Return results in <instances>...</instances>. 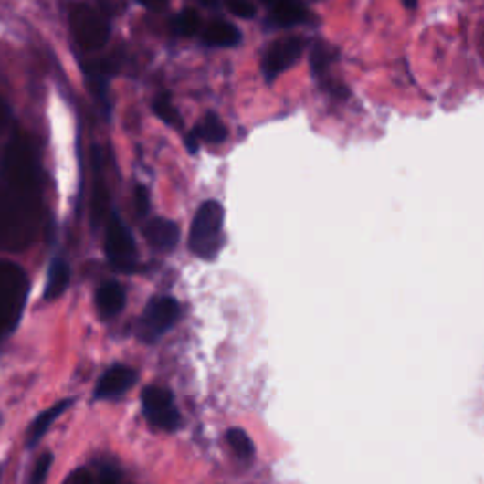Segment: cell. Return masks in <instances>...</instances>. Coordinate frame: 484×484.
Here are the masks:
<instances>
[{"label": "cell", "mask_w": 484, "mask_h": 484, "mask_svg": "<svg viewBox=\"0 0 484 484\" xmlns=\"http://www.w3.org/2000/svg\"><path fill=\"white\" fill-rule=\"evenodd\" d=\"M134 383H137V373H134V369L127 365H114L100 376L95 395L114 397L127 392Z\"/></svg>", "instance_id": "9c48e42d"}, {"label": "cell", "mask_w": 484, "mask_h": 484, "mask_svg": "<svg viewBox=\"0 0 484 484\" xmlns=\"http://www.w3.org/2000/svg\"><path fill=\"white\" fill-rule=\"evenodd\" d=\"M100 165H102V155L100 150L95 148V171H97V182L93 187V197H91V224L93 227H99L102 222L106 206H109V192H106V185L100 178Z\"/></svg>", "instance_id": "9a60e30c"}, {"label": "cell", "mask_w": 484, "mask_h": 484, "mask_svg": "<svg viewBox=\"0 0 484 484\" xmlns=\"http://www.w3.org/2000/svg\"><path fill=\"white\" fill-rule=\"evenodd\" d=\"M125 307V291L118 282H106L97 291V309L100 316L112 318Z\"/></svg>", "instance_id": "8fae6325"}, {"label": "cell", "mask_w": 484, "mask_h": 484, "mask_svg": "<svg viewBox=\"0 0 484 484\" xmlns=\"http://www.w3.org/2000/svg\"><path fill=\"white\" fill-rule=\"evenodd\" d=\"M203 40L208 46L231 47V46H237L240 42V33L235 25H231L227 21H214L205 29Z\"/></svg>", "instance_id": "5bb4252c"}, {"label": "cell", "mask_w": 484, "mask_h": 484, "mask_svg": "<svg viewBox=\"0 0 484 484\" xmlns=\"http://www.w3.org/2000/svg\"><path fill=\"white\" fill-rule=\"evenodd\" d=\"M144 237L150 245L157 250L169 252L178 245L180 238V229L174 222L165 220V218H155L150 220L144 227Z\"/></svg>", "instance_id": "30bf717a"}, {"label": "cell", "mask_w": 484, "mask_h": 484, "mask_svg": "<svg viewBox=\"0 0 484 484\" xmlns=\"http://www.w3.org/2000/svg\"><path fill=\"white\" fill-rule=\"evenodd\" d=\"M227 443L231 445L235 454L240 456V458H250L252 452H254L252 439L247 436L245 429H238V427L229 429V432H227Z\"/></svg>", "instance_id": "d6986e66"}, {"label": "cell", "mask_w": 484, "mask_h": 484, "mask_svg": "<svg viewBox=\"0 0 484 484\" xmlns=\"http://www.w3.org/2000/svg\"><path fill=\"white\" fill-rule=\"evenodd\" d=\"M194 134H195V137L199 141L212 142V144H220V142H224L227 139V129H226L224 121L218 116L208 114L194 129Z\"/></svg>", "instance_id": "e0dca14e"}, {"label": "cell", "mask_w": 484, "mask_h": 484, "mask_svg": "<svg viewBox=\"0 0 484 484\" xmlns=\"http://www.w3.org/2000/svg\"><path fill=\"white\" fill-rule=\"evenodd\" d=\"M106 256H109L110 263L123 273H132L137 268V247L134 240L125 227V224L120 220L118 214H112V220L109 222V229H106Z\"/></svg>", "instance_id": "5b68a950"}, {"label": "cell", "mask_w": 484, "mask_h": 484, "mask_svg": "<svg viewBox=\"0 0 484 484\" xmlns=\"http://www.w3.org/2000/svg\"><path fill=\"white\" fill-rule=\"evenodd\" d=\"M224 247V206L218 201H206L197 210L192 231L190 250L203 258H216Z\"/></svg>", "instance_id": "3957f363"}, {"label": "cell", "mask_w": 484, "mask_h": 484, "mask_svg": "<svg viewBox=\"0 0 484 484\" xmlns=\"http://www.w3.org/2000/svg\"><path fill=\"white\" fill-rule=\"evenodd\" d=\"M139 3H141L142 6H146L148 10L159 12V10H163V8L169 5V0H139Z\"/></svg>", "instance_id": "83f0119b"}, {"label": "cell", "mask_w": 484, "mask_h": 484, "mask_svg": "<svg viewBox=\"0 0 484 484\" xmlns=\"http://www.w3.org/2000/svg\"><path fill=\"white\" fill-rule=\"evenodd\" d=\"M185 142H187V150H190L192 153H195V152H197V148H199V139L195 137V134H194V132L190 134V137H187V139H185Z\"/></svg>", "instance_id": "f1b7e54d"}, {"label": "cell", "mask_w": 484, "mask_h": 484, "mask_svg": "<svg viewBox=\"0 0 484 484\" xmlns=\"http://www.w3.org/2000/svg\"><path fill=\"white\" fill-rule=\"evenodd\" d=\"M70 29L76 42L88 51L100 49L109 42V21L89 5H78L70 12Z\"/></svg>", "instance_id": "277c9868"}, {"label": "cell", "mask_w": 484, "mask_h": 484, "mask_svg": "<svg viewBox=\"0 0 484 484\" xmlns=\"http://www.w3.org/2000/svg\"><path fill=\"white\" fill-rule=\"evenodd\" d=\"M70 405H72V399H63L56 403L51 409H46L42 415H38L37 420L29 427V436H26V443H29V447L37 445L42 439V436L47 432L49 426L56 422Z\"/></svg>", "instance_id": "4fadbf2b"}, {"label": "cell", "mask_w": 484, "mask_h": 484, "mask_svg": "<svg viewBox=\"0 0 484 484\" xmlns=\"http://www.w3.org/2000/svg\"><path fill=\"white\" fill-rule=\"evenodd\" d=\"M199 3H201L203 6H208V8H214V6H216V5H218V0H199Z\"/></svg>", "instance_id": "4dcf8cb0"}, {"label": "cell", "mask_w": 484, "mask_h": 484, "mask_svg": "<svg viewBox=\"0 0 484 484\" xmlns=\"http://www.w3.org/2000/svg\"><path fill=\"white\" fill-rule=\"evenodd\" d=\"M401 3H403V5H405V8L413 10V8H416V5H418V0H401Z\"/></svg>", "instance_id": "f546056e"}, {"label": "cell", "mask_w": 484, "mask_h": 484, "mask_svg": "<svg viewBox=\"0 0 484 484\" xmlns=\"http://www.w3.org/2000/svg\"><path fill=\"white\" fill-rule=\"evenodd\" d=\"M10 120H12V110H10V106L6 104V100H5L3 97H0V134L5 132V129H6L8 123H10Z\"/></svg>", "instance_id": "d4e9b609"}, {"label": "cell", "mask_w": 484, "mask_h": 484, "mask_svg": "<svg viewBox=\"0 0 484 484\" xmlns=\"http://www.w3.org/2000/svg\"><path fill=\"white\" fill-rule=\"evenodd\" d=\"M142 407L144 415L155 427L161 429H176L180 424V415L174 409L173 394L167 388L148 386L142 392Z\"/></svg>", "instance_id": "52a82bcc"}, {"label": "cell", "mask_w": 484, "mask_h": 484, "mask_svg": "<svg viewBox=\"0 0 484 484\" xmlns=\"http://www.w3.org/2000/svg\"><path fill=\"white\" fill-rule=\"evenodd\" d=\"M174 31L182 37H194L197 31H199V26H201V17L197 12L194 10H184L182 14H178L174 17Z\"/></svg>", "instance_id": "ffe728a7"}, {"label": "cell", "mask_w": 484, "mask_h": 484, "mask_svg": "<svg viewBox=\"0 0 484 484\" xmlns=\"http://www.w3.org/2000/svg\"><path fill=\"white\" fill-rule=\"evenodd\" d=\"M226 6L233 16L240 19H250L256 16V6L250 0H226Z\"/></svg>", "instance_id": "603a6c76"}, {"label": "cell", "mask_w": 484, "mask_h": 484, "mask_svg": "<svg viewBox=\"0 0 484 484\" xmlns=\"http://www.w3.org/2000/svg\"><path fill=\"white\" fill-rule=\"evenodd\" d=\"M40 226V176L31 144L14 139L0 167V250L21 252Z\"/></svg>", "instance_id": "6da1fadb"}, {"label": "cell", "mask_w": 484, "mask_h": 484, "mask_svg": "<svg viewBox=\"0 0 484 484\" xmlns=\"http://www.w3.org/2000/svg\"><path fill=\"white\" fill-rule=\"evenodd\" d=\"M26 291H29V280L23 268L10 261H0V339L17 326Z\"/></svg>", "instance_id": "7a4b0ae2"}, {"label": "cell", "mask_w": 484, "mask_h": 484, "mask_svg": "<svg viewBox=\"0 0 484 484\" xmlns=\"http://www.w3.org/2000/svg\"><path fill=\"white\" fill-rule=\"evenodd\" d=\"M153 110H155V114H157L161 120H163L165 123L174 125V127H180V125H182L180 114H178V110L173 106L169 95H161V97L153 102Z\"/></svg>", "instance_id": "44dd1931"}, {"label": "cell", "mask_w": 484, "mask_h": 484, "mask_svg": "<svg viewBox=\"0 0 484 484\" xmlns=\"http://www.w3.org/2000/svg\"><path fill=\"white\" fill-rule=\"evenodd\" d=\"M265 3H275V0H265Z\"/></svg>", "instance_id": "1f68e13d"}, {"label": "cell", "mask_w": 484, "mask_h": 484, "mask_svg": "<svg viewBox=\"0 0 484 484\" xmlns=\"http://www.w3.org/2000/svg\"><path fill=\"white\" fill-rule=\"evenodd\" d=\"M68 282H70V267L61 261V259H56L49 268V275H47V286H46V291H44V298L47 301H53L61 298V295L67 291L68 288Z\"/></svg>", "instance_id": "2e32d148"}, {"label": "cell", "mask_w": 484, "mask_h": 484, "mask_svg": "<svg viewBox=\"0 0 484 484\" xmlns=\"http://www.w3.org/2000/svg\"><path fill=\"white\" fill-rule=\"evenodd\" d=\"M305 17L307 10L300 0H275L268 21L275 26H293L300 25Z\"/></svg>", "instance_id": "7c38bea8"}, {"label": "cell", "mask_w": 484, "mask_h": 484, "mask_svg": "<svg viewBox=\"0 0 484 484\" xmlns=\"http://www.w3.org/2000/svg\"><path fill=\"white\" fill-rule=\"evenodd\" d=\"M337 59V51L328 44H316L312 49V70L316 76L326 74L330 65Z\"/></svg>", "instance_id": "ac0fdd59"}, {"label": "cell", "mask_w": 484, "mask_h": 484, "mask_svg": "<svg viewBox=\"0 0 484 484\" xmlns=\"http://www.w3.org/2000/svg\"><path fill=\"white\" fill-rule=\"evenodd\" d=\"M67 484H93V477L88 469H76Z\"/></svg>", "instance_id": "484cf974"}, {"label": "cell", "mask_w": 484, "mask_h": 484, "mask_svg": "<svg viewBox=\"0 0 484 484\" xmlns=\"http://www.w3.org/2000/svg\"><path fill=\"white\" fill-rule=\"evenodd\" d=\"M303 49L305 42L298 37H288L268 46L263 58V74L268 82L275 79L279 74L286 72L291 65L298 63Z\"/></svg>", "instance_id": "ba28073f"}, {"label": "cell", "mask_w": 484, "mask_h": 484, "mask_svg": "<svg viewBox=\"0 0 484 484\" xmlns=\"http://www.w3.org/2000/svg\"><path fill=\"white\" fill-rule=\"evenodd\" d=\"M51 464H53V456L49 452L42 454L37 466H35V469H33V473H31V484H46Z\"/></svg>", "instance_id": "7402d4cb"}, {"label": "cell", "mask_w": 484, "mask_h": 484, "mask_svg": "<svg viewBox=\"0 0 484 484\" xmlns=\"http://www.w3.org/2000/svg\"><path fill=\"white\" fill-rule=\"evenodd\" d=\"M180 316V305L173 298H155L153 301L148 303L141 324H139V335L144 341H155L157 337L169 331L174 321Z\"/></svg>", "instance_id": "8992f818"}, {"label": "cell", "mask_w": 484, "mask_h": 484, "mask_svg": "<svg viewBox=\"0 0 484 484\" xmlns=\"http://www.w3.org/2000/svg\"><path fill=\"white\" fill-rule=\"evenodd\" d=\"M134 208H137L139 216H146L150 210V195L142 185H139L137 190H134Z\"/></svg>", "instance_id": "cb8c5ba5"}, {"label": "cell", "mask_w": 484, "mask_h": 484, "mask_svg": "<svg viewBox=\"0 0 484 484\" xmlns=\"http://www.w3.org/2000/svg\"><path fill=\"white\" fill-rule=\"evenodd\" d=\"M99 484H120V475L114 469H110V468H104L100 471Z\"/></svg>", "instance_id": "4316f807"}]
</instances>
